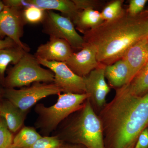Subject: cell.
<instances>
[{
  "label": "cell",
  "mask_w": 148,
  "mask_h": 148,
  "mask_svg": "<svg viewBox=\"0 0 148 148\" xmlns=\"http://www.w3.org/2000/svg\"><path fill=\"white\" fill-rule=\"evenodd\" d=\"M5 6V5L3 1H0V12L3 10Z\"/></svg>",
  "instance_id": "32"
},
{
  "label": "cell",
  "mask_w": 148,
  "mask_h": 148,
  "mask_svg": "<svg viewBox=\"0 0 148 148\" xmlns=\"http://www.w3.org/2000/svg\"><path fill=\"white\" fill-rule=\"evenodd\" d=\"M54 77L50 70L40 66L34 55L27 52L10 69L5 77L3 86L6 88H21L35 83H51Z\"/></svg>",
  "instance_id": "5"
},
{
  "label": "cell",
  "mask_w": 148,
  "mask_h": 148,
  "mask_svg": "<svg viewBox=\"0 0 148 148\" xmlns=\"http://www.w3.org/2000/svg\"><path fill=\"white\" fill-rule=\"evenodd\" d=\"M29 112L21 110L5 98L0 102V117L5 120L8 128L12 134L17 133L24 126Z\"/></svg>",
  "instance_id": "14"
},
{
  "label": "cell",
  "mask_w": 148,
  "mask_h": 148,
  "mask_svg": "<svg viewBox=\"0 0 148 148\" xmlns=\"http://www.w3.org/2000/svg\"><path fill=\"white\" fill-rule=\"evenodd\" d=\"M61 148H87L79 144H73V143H64L63 144Z\"/></svg>",
  "instance_id": "30"
},
{
  "label": "cell",
  "mask_w": 148,
  "mask_h": 148,
  "mask_svg": "<svg viewBox=\"0 0 148 148\" xmlns=\"http://www.w3.org/2000/svg\"><path fill=\"white\" fill-rule=\"evenodd\" d=\"M35 127L23 126L14 136L11 148H29L42 137Z\"/></svg>",
  "instance_id": "19"
},
{
  "label": "cell",
  "mask_w": 148,
  "mask_h": 148,
  "mask_svg": "<svg viewBox=\"0 0 148 148\" xmlns=\"http://www.w3.org/2000/svg\"><path fill=\"white\" fill-rule=\"evenodd\" d=\"M134 148H148V127L140 133Z\"/></svg>",
  "instance_id": "27"
},
{
  "label": "cell",
  "mask_w": 148,
  "mask_h": 148,
  "mask_svg": "<svg viewBox=\"0 0 148 148\" xmlns=\"http://www.w3.org/2000/svg\"><path fill=\"white\" fill-rule=\"evenodd\" d=\"M90 97L87 93H60L55 104L47 107L38 103L34 111L38 115L35 127L42 136H50L70 115L81 108Z\"/></svg>",
  "instance_id": "4"
},
{
  "label": "cell",
  "mask_w": 148,
  "mask_h": 148,
  "mask_svg": "<svg viewBox=\"0 0 148 148\" xmlns=\"http://www.w3.org/2000/svg\"><path fill=\"white\" fill-rule=\"evenodd\" d=\"M148 1L147 0H130L126 12L130 16H137L144 11Z\"/></svg>",
  "instance_id": "25"
},
{
  "label": "cell",
  "mask_w": 148,
  "mask_h": 148,
  "mask_svg": "<svg viewBox=\"0 0 148 148\" xmlns=\"http://www.w3.org/2000/svg\"><path fill=\"white\" fill-rule=\"evenodd\" d=\"M123 0H114L106 5L101 12L104 21H111L119 17L125 10L123 8Z\"/></svg>",
  "instance_id": "21"
},
{
  "label": "cell",
  "mask_w": 148,
  "mask_h": 148,
  "mask_svg": "<svg viewBox=\"0 0 148 148\" xmlns=\"http://www.w3.org/2000/svg\"><path fill=\"white\" fill-rule=\"evenodd\" d=\"M40 65L49 69L54 75L53 83L63 93H86L83 77L75 73L64 62L37 58Z\"/></svg>",
  "instance_id": "8"
},
{
  "label": "cell",
  "mask_w": 148,
  "mask_h": 148,
  "mask_svg": "<svg viewBox=\"0 0 148 148\" xmlns=\"http://www.w3.org/2000/svg\"><path fill=\"white\" fill-rule=\"evenodd\" d=\"M46 10L34 5H29L23 10L22 14L26 24L42 23L45 17Z\"/></svg>",
  "instance_id": "22"
},
{
  "label": "cell",
  "mask_w": 148,
  "mask_h": 148,
  "mask_svg": "<svg viewBox=\"0 0 148 148\" xmlns=\"http://www.w3.org/2000/svg\"><path fill=\"white\" fill-rule=\"evenodd\" d=\"M14 136L8 128L5 120L0 117V148H11Z\"/></svg>",
  "instance_id": "24"
},
{
  "label": "cell",
  "mask_w": 148,
  "mask_h": 148,
  "mask_svg": "<svg viewBox=\"0 0 148 148\" xmlns=\"http://www.w3.org/2000/svg\"><path fill=\"white\" fill-rule=\"evenodd\" d=\"M122 58L130 69V82L148 62V36L130 48Z\"/></svg>",
  "instance_id": "13"
},
{
  "label": "cell",
  "mask_w": 148,
  "mask_h": 148,
  "mask_svg": "<svg viewBox=\"0 0 148 148\" xmlns=\"http://www.w3.org/2000/svg\"><path fill=\"white\" fill-rule=\"evenodd\" d=\"M15 42L9 38H5L3 40L0 39V49L6 48L16 46Z\"/></svg>",
  "instance_id": "29"
},
{
  "label": "cell",
  "mask_w": 148,
  "mask_h": 148,
  "mask_svg": "<svg viewBox=\"0 0 148 148\" xmlns=\"http://www.w3.org/2000/svg\"><path fill=\"white\" fill-rule=\"evenodd\" d=\"M104 21L101 12L98 10L84 9L79 11L73 22L75 29L84 34L100 26Z\"/></svg>",
  "instance_id": "17"
},
{
  "label": "cell",
  "mask_w": 148,
  "mask_h": 148,
  "mask_svg": "<svg viewBox=\"0 0 148 148\" xmlns=\"http://www.w3.org/2000/svg\"><path fill=\"white\" fill-rule=\"evenodd\" d=\"M5 88L2 85L0 84V102L2 101L4 98Z\"/></svg>",
  "instance_id": "31"
},
{
  "label": "cell",
  "mask_w": 148,
  "mask_h": 148,
  "mask_svg": "<svg viewBox=\"0 0 148 148\" xmlns=\"http://www.w3.org/2000/svg\"><path fill=\"white\" fill-rule=\"evenodd\" d=\"M148 36V11L133 16L125 9L118 18L104 21L83 37L96 48L98 62L107 66L122 59L130 48Z\"/></svg>",
  "instance_id": "2"
},
{
  "label": "cell",
  "mask_w": 148,
  "mask_h": 148,
  "mask_svg": "<svg viewBox=\"0 0 148 148\" xmlns=\"http://www.w3.org/2000/svg\"><path fill=\"white\" fill-rule=\"evenodd\" d=\"M5 5L12 7L24 8L30 5L28 4L26 1L20 0H4L3 1Z\"/></svg>",
  "instance_id": "28"
},
{
  "label": "cell",
  "mask_w": 148,
  "mask_h": 148,
  "mask_svg": "<svg viewBox=\"0 0 148 148\" xmlns=\"http://www.w3.org/2000/svg\"><path fill=\"white\" fill-rule=\"evenodd\" d=\"M147 11H148V8H147Z\"/></svg>",
  "instance_id": "33"
},
{
  "label": "cell",
  "mask_w": 148,
  "mask_h": 148,
  "mask_svg": "<svg viewBox=\"0 0 148 148\" xmlns=\"http://www.w3.org/2000/svg\"><path fill=\"white\" fill-rule=\"evenodd\" d=\"M27 52L17 46L0 49V84L3 86L8 66L10 64H17Z\"/></svg>",
  "instance_id": "18"
},
{
  "label": "cell",
  "mask_w": 148,
  "mask_h": 148,
  "mask_svg": "<svg viewBox=\"0 0 148 148\" xmlns=\"http://www.w3.org/2000/svg\"><path fill=\"white\" fill-rule=\"evenodd\" d=\"M26 2L29 5L44 10L61 12L63 16L70 18L72 22L79 11L73 0H26Z\"/></svg>",
  "instance_id": "16"
},
{
  "label": "cell",
  "mask_w": 148,
  "mask_h": 148,
  "mask_svg": "<svg viewBox=\"0 0 148 148\" xmlns=\"http://www.w3.org/2000/svg\"><path fill=\"white\" fill-rule=\"evenodd\" d=\"M53 133L64 143L79 144L87 148H106L102 123L88 99Z\"/></svg>",
  "instance_id": "3"
},
{
  "label": "cell",
  "mask_w": 148,
  "mask_h": 148,
  "mask_svg": "<svg viewBox=\"0 0 148 148\" xmlns=\"http://www.w3.org/2000/svg\"><path fill=\"white\" fill-rule=\"evenodd\" d=\"M64 63L75 74L82 77L87 76L101 64L97 59L96 48L87 42L79 51L74 52Z\"/></svg>",
  "instance_id": "11"
},
{
  "label": "cell",
  "mask_w": 148,
  "mask_h": 148,
  "mask_svg": "<svg viewBox=\"0 0 148 148\" xmlns=\"http://www.w3.org/2000/svg\"><path fill=\"white\" fill-rule=\"evenodd\" d=\"M62 93L54 83L37 82L20 89L5 88L4 98L24 112H29L42 99Z\"/></svg>",
  "instance_id": "6"
},
{
  "label": "cell",
  "mask_w": 148,
  "mask_h": 148,
  "mask_svg": "<svg viewBox=\"0 0 148 148\" xmlns=\"http://www.w3.org/2000/svg\"><path fill=\"white\" fill-rule=\"evenodd\" d=\"M128 85L130 91L138 96L148 92V62L133 78Z\"/></svg>",
  "instance_id": "20"
},
{
  "label": "cell",
  "mask_w": 148,
  "mask_h": 148,
  "mask_svg": "<svg viewBox=\"0 0 148 148\" xmlns=\"http://www.w3.org/2000/svg\"><path fill=\"white\" fill-rule=\"evenodd\" d=\"M42 24L43 32L50 38L65 40L73 49L80 50L85 44L83 37L77 32L71 20L66 16L51 10H46Z\"/></svg>",
  "instance_id": "7"
},
{
  "label": "cell",
  "mask_w": 148,
  "mask_h": 148,
  "mask_svg": "<svg viewBox=\"0 0 148 148\" xmlns=\"http://www.w3.org/2000/svg\"><path fill=\"white\" fill-rule=\"evenodd\" d=\"M114 97L98 114L106 148H133L148 127V92L138 96L128 84L116 88Z\"/></svg>",
  "instance_id": "1"
},
{
  "label": "cell",
  "mask_w": 148,
  "mask_h": 148,
  "mask_svg": "<svg viewBox=\"0 0 148 148\" xmlns=\"http://www.w3.org/2000/svg\"><path fill=\"white\" fill-rule=\"evenodd\" d=\"M106 65L101 64L86 76L84 77L86 93L94 111L98 113L106 104L107 95L110 91L105 75Z\"/></svg>",
  "instance_id": "10"
},
{
  "label": "cell",
  "mask_w": 148,
  "mask_h": 148,
  "mask_svg": "<svg viewBox=\"0 0 148 148\" xmlns=\"http://www.w3.org/2000/svg\"><path fill=\"white\" fill-rule=\"evenodd\" d=\"M24 9L5 6L0 12V39L10 38L16 45L29 52L30 49L21 40L26 24L22 14Z\"/></svg>",
  "instance_id": "9"
},
{
  "label": "cell",
  "mask_w": 148,
  "mask_h": 148,
  "mask_svg": "<svg viewBox=\"0 0 148 148\" xmlns=\"http://www.w3.org/2000/svg\"><path fill=\"white\" fill-rule=\"evenodd\" d=\"M63 143L55 135L42 136L29 148H61Z\"/></svg>",
  "instance_id": "23"
},
{
  "label": "cell",
  "mask_w": 148,
  "mask_h": 148,
  "mask_svg": "<svg viewBox=\"0 0 148 148\" xmlns=\"http://www.w3.org/2000/svg\"><path fill=\"white\" fill-rule=\"evenodd\" d=\"M73 53V48L65 40L50 38L48 41L39 46L34 56L46 61L65 62Z\"/></svg>",
  "instance_id": "12"
},
{
  "label": "cell",
  "mask_w": 148,
  "mask_h": 148,
  "mask_svg": "<svg viewBox=\"0 0 148 148\" xmlns=\"http://www.w3.org/2000/svg\"></svg>",
  "instance_id": "34"
},
{
  "label": "cell",
  "mask_w": 148,
  "mask_h": 148,
  "mask_svg": "<svg viewBox=\"0 0 148 148\" xmlns=\"http://www.w3.org/2000/svg\"><path fill=\"white\" fill-rule=\"evenodd\" d=\"M77 8L79 10L84 9H93L100 5V2L95 0H73Z\"/></svg>",
  "instance_id": "26"
},
{
  "label": "cell",
  "mask_w": 148,
  "mask_h": 148,
  "mask_svg": "<svg viewBox=\"0 0 148 148\" xmlns=\"http://www.w3.org/2000/svg\"><path fill=\"white\" fill-rule=\"evenodd\" d=\"M105 75L110 86L116 89L129 83L130 69L127 62L122 58L114 64L106 66Z\"/></svg>",
  "instance_id": "15"
}]
</instances>
